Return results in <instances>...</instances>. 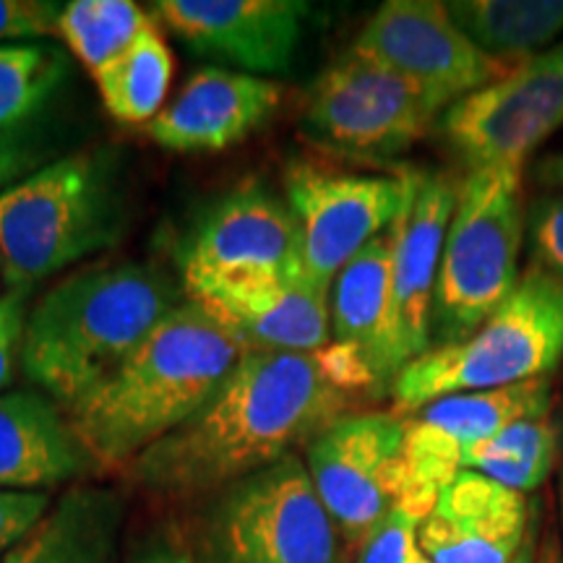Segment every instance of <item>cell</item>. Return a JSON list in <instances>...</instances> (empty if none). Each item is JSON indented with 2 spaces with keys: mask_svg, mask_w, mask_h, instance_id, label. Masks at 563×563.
<instances>
[{
  "mask_svg": "<svg viewBox=\"0 0 563 563\" xmlns=\"http://www.w3.org/2000/svg\"><path fill=\"white\" fill-rule=\"evenodd\" d=\"M563 125V42L449 104L441 133L470 170L522 162Z\"/></svg>",
  "mask_w": 563,
  "mask_h": 563,
  "instance_id": "cell-10",
  "label": "cell"
},
{
  "mask_svg": "<svg viewBox=\"0 0 563 563\" xmlns=\"http://www.w3.org/2000/svg\"><path fill=\"white\" fill-rule=\"evenodd\" d=\"M357 350L245 352L214 397L131 464L141 488L162 496L222 490L308 446L363 399L382 397Z\"/></svg>",
  "mask_w": 563,
  "mask_h": 563,
  "instance_id": "cell-1",
  "label": "cell"
},
{
  "mask_svg": "<svg viewBox=\"0 0 563 563\" xmlns=\"http://www.w3.org/2000/svg\"><path fill=\"white\" fill-rule=\"evenodd\" d=\"M131 563H207L199 555H194L188 548L180 543H170V540H157V543L146 545L144 551L133 555Z\"/></svg>",
  "mask_w": 563,
  "mask_h": 563,
  "instance_id": "cell-33",
  "label": "cell"
},
{
  "mask_svg": "<svg viewBox=\"0 0 563 563\" xmlns=\"http://www.w3.org/2000/svg\"><path fill=\"white\" fill-rule=\"evenodd\" d=\"M555 460V428L548 418L519 420L464 452L462 470H473L517 493L540 488Z\"/></svg>",
  "mask_w": 563,
  "mask_h": 563,
  "instance_id": "cell-26",
  "label": "cell"
},
{
  "mask_svg": "<svg viewBox=\"0 0 563 563\" xmlns=\"http://www.w3.org/2000/svg\"><path fill=\"white\" fill-rule=\"evenodd\" d=\"M175 306L180 292L152 266H91L70 274L30 308L21 368L68 410Z\"/></svg>",
  "mask_w": 563,
  "mask_h": 563,
  "instance_id": "cell-3",
  "label": "cell"
},
{
  "mask_svg": "<svg viewBox=\"0 0 563 563\" xmlns=\"http://www.w3.org/2000/svg\"><path fill=\"white\" fill-rule=\"evenodd\" d=\"M407 563H428L426 559H422V555H420V551H418V545H415V551H412V555H410V561H407Z\"/></svg>",
  "mask_w": 563,
  "mask_h": 563,
  "instance_id": "cell-35",
  "label": "cell"
},
{
  "mask_svg": "<svg viewBox=\"0 0 563 563\" xmlns=\"http://www.w3.org/2000/svg\"><path fill=\"white\" fill-rule=\"evenodd\" d=\"M405 175H357L295 165L287 173V207L300 230L308 277L332 290L336 274L397 222L405 207Z\"/></svg>",
  "mask_w": 563,
  "mask_h": 563,
  "instance_id": "cell-14",
  "label": "cell"
},
{
  "mask_svg": "<svg viewBox=\"0 0 563 563\" xmlns=\"http://www.w3.org/2000/svg\"><path fill=\"white\" fill-rule=\"evenodd\" d=\"M207 563H344L334 519L298 454L220 490Z\"/></svg>",
  "mask_w": 563,
  "mask_h": 563,
  "instance_id": "cell-7",
  "label": "cell"
},
{
  "mask_svg": "<svg viewBox=\"0 0 563 563\" xmlns=\"http://www.w3.org/2000/svg\"><path fill=\"white\" fill-rule=\"evenodd\" d=\"M68 81V58L51 42L0 45V191L40 170L42 141Z\"/></svg>",
  "mask_w": 563,
  "mask_h": 563,
  "instance_id": "cell-20",
  "label": "cell"
},
{
  "mask_svg": "<svg viewBox=\"0 0 563 563\" xmlns=\"http://www.w3.org/2000/svg\"><path fill=\"white\" fill-rule=\"evenodd\" d=\"M329 287L298 264L282 272L186 277L183 295L199 302L249 352H316L332 344Z\"/></svg>",
  "mask_w": 563,
  "mask_h": 563,
  "instance_id": "cell-15",
  "label": "cell"
},
{
  "mask_svg": "<svg viewBox=\"0 0 563 563\" xmlns=\"http://www.w3.org/2000/svg\"><path fill=\"white\" fill-rule=\"evenodd\" d=\"M454 24L490 58L522 63L563 32V0H456Z\"/></svg>",
  "mask_w": 563,
  "mask_h": 563,
  "instance_id": "cell-24",
  "label": "cell"
},
{
  "mask_svg": "<svg viewBox=\"0 0 563 563\" xmlns=\"http://www.w3.org/2000/svg\"><path fill=\"white\" fill-rule=\"evenodd\" d=\"M152 16L131 0H70L63 3L58 37L68 51L97 74L139 37Z\"/></svg>",
  "mask_w": 563,
  "mask_h": 563,
  "instance_id": "cell-27",
  "label": "cell"
},
{
  "mask_svg": "<svg viewBox=\"0 0 563 563\" xmlns=\"http://www.w3.org/2000/svg\"><path fill=\"white\" fill-rule=\"evenodd\" d=\"M350 51L418 84L443 108L517 66L483 53L439 0H389L378 5Z\"/></svg>",
  "mask_w": 563,
  "mask_h": 563,
  "instance_id": "cell-13",
  "label": "cell"
},
{
  "mask_svg": "<svg viewBox=\"0 0 563 563\" xmlns=\"http://www.w3.org/2000/svg\"><path fill=\"white\" fill-rule=\"evenodd\" d=\"M104 110L125 125H150L173 81V53L157 24L146 26L125 51L95 74Z\"/></svg>",
  "mask_w": 563,
  "mask_h": 563,
  "instance_id": "cell-25",
  "label": "cell"
},
{
  "mask_svg": "<svg viewBox=\"0 0 563 563\" xmlns=\"http://www.w3.org/2000/svg\"><path fill=\"white\" fill-rule=\"evenodd\" d=\"M245 352L224 323L186 298L68 407L70 428L97 467H131L214 397Z\"/></svg>",
  "mask_w": 563,
  "mask_h": 563,
  "instance_id": "cell-2",
  "label": "cell"
},
{
  "mask_svg": "<svg viewBox=\"0 0 563 563\" xmlns=\"http://www.w3.org/2000/svg\"><path fill=\"white\" fill-rule=\"evenodd\" d=\"M152 11L203 58L258 76L290 70L308 5L300 0H159Z\"/></svg>",
  "mask_w": 563,
  "mask_h": 563,
  "instance_id": "cell-17",
  "label": "cell"
},
{
  "mask_svg": "<svg viewBox=\"0 0 563 563\" xmlns=\"http://www.w3.org/2000/svg\"><path fill=\"white\" fill-rule=\"evenodd\" d=\"M123 498L108 488H74L0 563H121Z\"/></svg>",
  "mask_w": 563,
  "mask_h": 563,
  "instance_id": "cell-22",
  "label": "cell"
},
{
  "mask_svg": "<svg viewBox=\"0 0 563 563\" xmlns=\"http://www.w3.org/2000/svg\"><path fill=\"white\" fill-rule=\"evenodd\" d=\"M443 110L418 84L347 51L308 91L302 133L319 150L386 159L418 144Z\"/></svg>",
  "mask_w": 563,
  "mask_h": 563,
  "instance_id": "cell-8",
  "label": "cell"
},
{
  "mask_svg": "<svg viewBox=\"0 0 563 563\" xmlns=\"http://www.w3.org/2000/svg\"><path fill=\"white\" fill-rule=\"evenodd\" d=\"M522 167L470 170L443 241L433 298L439 344L475 334L517 290L522 245Z\"/></svg>",
  "mask_w": 563,
  "mask_h": 563,
  "instance_id": "cell-6",
  "label": "cell"
},
{
  "mask_svg": "<svg viewBox=\"0 0 563 563\" xmlns=\"http://www.w3.org/2000/svg\"><path fill=\"white\" fill-rule=\"evenodd\" d=\"M0 274H3V264H0Z\"/></svg>",
  "mask_w": 563,
  "mask_h": 563,
  "instance_id": "cell-37",
  "label": "cell"
},
{
  "mask_svg": "<svg viewBox=\"0 0 563 563\" xmlns=\"http://www.w3.org/2000/svg\"><path fill=\"white\" fill-rule=\"evenodd\" d=\"M302 264L292 209L256 186L238 188L203 217L183 253V279L282 272Z\"/></svg>",
  "mask_w": 563,
  "mask_h": 563,
  "instance_id": "cell-18",
  "label": "cell"
},
{
  "mask_svg": "<svg viewBox=\"0 0 563 563\" xmlns=\"http://www.w3.org/2000/svg\"><path fill=\"white\" fill-rule=\"evenodd\" d=\"M394 224L357 253L334 279L332 342L357 350L376 373L389 319ZM384 389V384H382ZM386 391V389H384Z\"/></svg>",
  "mask_w": 563,
  "mask_h": 563,
  "instance_id": "cell-23",
  "label": "cell"
},
{
  "mask_svg": "<svg viewBox=\"0 0 563 563\" xmlns=\"http://www.w3.org/2000/svg\"><path fill=\"white\" fill-rule=\"evenodd\" d=\"M402 175L407 194L394 222L389 319L378 363L384 389H391L405 365L431 350L435 279L460 191L446 175L420 170H402Z\"/></svg>",
  "mask_w": 563,
  "mask_h": 563,
  "instance_id": "cell-12",
  "label": "cell"
},
{
  "mask_svg": "<svg viewBox=\"0 0 563 563\" xmlns=\"http://www.w3.org/2000/svg\"><path fill=\"white\" fill-rule=\"evenodd\" d=\"M561 357L563 279L532 266L475 334L431 347L399 371L391 384V412L405 418L452 394L545 378Z\"/></svg>",
  "mask_w": 563,
  "mask_h": 563,
  "instance_id": "cell-4",
  "label": "cell"
},
{
  "mask_svg": "<svg viewBox=\"0 0 563 563\" xmlns=\"http://www.w3.org/2000/svg\"><path fill=\"white\" fill-rule=\"evenodd\" d=\"M63 3L53 0H0V42L21 45L58 34Z\"/></svg>",
  "mask_w": 563,
  "mask_h": 563,
  "instance_id": "cell-28",
  "label": "cell"
},
{
  "mask_svg": "<svg viewBox=\"0 0 563 563\" xmlns=\"http://www.w3.org/2000/svg\"><path fill=\"white\" fill-rule=\"evenodd\" d=\"M51 506V493L0 490V561L42 522Z\"/></svg>",
  "mask_w": 563,
  "mask_h": 563,
  "instance_id": "cell-31",
  "label": "cell"
},
{
  "mask_svg": "<svg viewBox=\"0 0 563 563\" xmlns=\"http://www.w3.org/2000/svg\"><path fill=\"white\" fill-rule=\"evenodd\" d=\"M420 519L405 509H391L389 517L357 548L355 563H407L415 551Z\"/></svg>",
  "mask_w": 563,
  "mask_h": 563,
  "instance_id": "cell-29",
  "label": "cell"
},
{
  "mask_svg": "<svg viewBox=\"0 0 563 563\" xmlns=\"http://www.w3.org/2000/svg\"><path fill=\"white\" fill-rule=\"evenodd\" d=\"M95 467L55 399L32 389L0 394V490L47 493Z\"/></svg>",
  "mask_w": 563,
  "mask_h": 563,
  "instance_id": "cell-21",
  "label": "cell"
},
{
  "mask_svg": "<svg viewBox=\"0 0 563 563\" xmlns=\"http://www.w3.org/2000/svg\"><path fill=\"white\" fill-rule=\"evenodd\" d=\"M405 418L352 412L308 443L306 467L347 551H357L399 498Z\"/></svg>",
  "mask_w": 563,
  "mask_h": 563,
  "instance_id": "cell-11",
  "label": "cell"
},
{
  "mask_svg": "<svg viewBox=\"0 0 563 563\" xmlns=\"http://www.w3.org/2000/svg\"><path fill=\"white\" fill-rule=\"evenodd\" d=\"M115 238L118 199L100 154L47 162L0 191V264L9 290H32Z\"/></svg>",
  "mask_w": 563,
  "mask_h": 563,
  "instance_id": "cell-5",
  "label": "cell"
},
{
  "mask_svg": "<svg viewBox=\"0 0 563 563\" xmlns=\"http://www.w3.org/2000/svg\"><path fill=\"white\" fill-rule=\"evenodd\" d=\"M543 175L545 183H563V154H555V157L545 159L543 165L538 167V178Z\"/></svg>",
  "mask_w": 563,
  "mask_h": 563,
  "instance_id": "cell-34",
  "label": "cell"
},
{
  "mask_svg": "<svg viewBox=\"0 0 563 563\" xmlns=\"http://www.w3.org/2000/svg\"><path fill=\"white\" fill-rule=\"evenodd\" d=\"M548 410L551 384L548 378H534L504 389L452 394L405 415L397 506L422 522L443 488L462 473L470 446L493 439L519 420L548 418Z\"/></svg>",
  "mask_w": 563,
  "mask_h": 563,
  "instance_id": "cell-9",
  "label": "cell"
},
{
  "mask_svg": "<svg viewBox=\"0 0 563 563\" xmlns=\"http://www.w3.org/2000/svg\"><path fill=\"white\" fill-rule=\"evenodd\" d=\"M530 243L538 269L563 279V194L545 196L530 211Z\"/></svg>",
  "mask_w": 563,
  "mask_h": 563,
  "instance_id": "cell-30",
  "label": "cell"
},
{
  "mask_svg": "<svg viewBox=\"0 0 563 563\" xmlns=\"http://www.w3.org/2000/svg\"><path fill=\"white\" fill-rule=\"evenodd\" d=\"M30 292L32 290H9L0 295V394H5L3 389L11 384L16 365H21Z\"/></svg>",
  "mask_w": 563,
  "mask_h": 563,
  "instance_id": "cell-32",
  "label": "cell"
},
{
  "mask_svg": "<svg viewBox=\"0 0 563 563\" xmlns=\"http://www.w3.org/2000/svg\"><path fill=\"white\" fill-rule=\"evenodd\" d=\"M548 555H551V559H548V563H559V561H555V553H548Z\"/></svg>",
  "mask_w": 563,
  "mask_h": 563,
  "instance_id": "cell-36",
  "label": "cell"
},
{
  "mask_svg": "<svg viewBox=\"0 0 563 563\" xmlns=\"http://www.w3.org/2000/svg\"><path fill=\"white\" fill-rule=\"evenodd\" d=\"M279 100L282 87L266 76L207 66L183 84L146 131L173 152H224L269 121Z\"/></svg>",
  "mask_w": 563,
  "mask_h": 563,
  "instance_id": "cell-19",
  "label": "cell"
},
{
  "mask_svg": "<svg viewBox=\"0 0 563 563\" xmlns=\"http://www.w3.org/2000/svg\"><path fill=\"white\" fill-rule=\"evenodd\" d=\"M428 563H532V504L525 493L462 470L418 525Z\"/></svg>",
  "mask_w": 563,
  "mask_h": 563,
  "instance_id": "cell-16",
  "label": "cell"
}]
</instances>
